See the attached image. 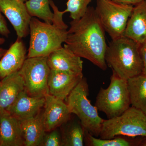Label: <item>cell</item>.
<instances>
[{
  "mask_svg": "<svg viewBox=\"0 0 146 146\" xmlns=\"http://www.w3.org/2000/svg\"><path fill=\"white\" fill-rule=\"evenodd\" d=\"M64 46L102 70L107 69L105 54L108 45L105 31L95 9L88 7L85 15L70 23Z\"/></svg>",
  "mask_w": 146,
  "mask_h": 146,
  "instance_id": "6da1fadb",
  "label": "cell"
},
{
  "mask_svg": "<svg viewBox=\"0 0 146 146\" xmlns=\"http://www.w3.org/2000/svg\"><path fill=\"white\" fill-rule=\"evenodd\" d=\"M54 13L52 23L32 17L29 25L30 40L27 58L47 57L62 46L67 38L68 26L63 20V11H60L54 2L50 1Z\"/></svg>",
  "mask_w": 146,
  "mask_h": 146,
  "instance_id": "7a4b0ae2",
  "label": "cell"
},
{
  "mask_svg": "<svg viewBox=\"0 0 146 146\" xmlns=\"http://www.w3.org/2000/svg\"><path fill=\"white\" fill-rule=\"evenodd\" d=\"M105 60L112 72L124 79L143 74V63L139 44L127 36L112 40L108 45Z\"/></svg>",
  "mask_w": 146,
  "mask_h": 146,
  "instance_id": "3957f363",
  "label": "cell"
},
{
  "mask_svg": "<svg viewBox=\"0 0 146 146\" xmlns=\"http://www.w3.org/2000/svg\"><path fill=\"white\" fill-rule=\"evenodd\" d=\"M89 85L83 77L66 98V104L70 114L76 115L84 129L95 137L100 136L104 120L98 110L91 104L88 97Z\"/></svg>",
  "mask_w": 146,
  "mask_h": 146,
  "instance_id": "277c9868",
  "label": "cell"
},
{
  "mask_svg": "<svg viewBox=\"0 0 146 146\" xmlns=\"http://www.w3.org/2000/svg\"><path fill=\"white\" fill-rule=\"evenodd\" d=\"M130 105L127 80L112 72L109 86L106 89L101 88L95 106L105 113L108 119H111L122 115Z\"/></svg>",
  "mask_w": 146,
  "mask_h": 146,
  "instance_id": "5b68a950",
  "label": "cell"
},
{
  "mask_svg": "<svg viewBox=\"0 0 146 146\" xmlns=\"http://www.w3.org/2000/svg\"><path fill=\"white\" fill-rule=\"evenodd\" d=\"M118 136L146 138V114L131 106L120 116L104 119L100 138L112 139Z\"/></svg>",
  "mask_w": 146,
  "mask_h": 146,
  "instance_id": "8992f818",
  "label": "cell"
},
{
  "mask_svg": "<svg viewBox=\"0 0 146 146\" xmlns=\"http://www.w3.org/2000/svg\"><path fill=\"white\" fill-rule=\"evenodd\" d=\"M133 7L113 0H97L95 11L105 31L112 40L123 36Z\"/></svg>",
  "mask_w": 146,
  "mask_h": 146,
  "instance_id": "52a82bcc",
  "label": "cell"
},
{
  "mask_svg": "<svg viewBox=\"0 0 146 146\" xmlns=\"http://www.w3.org/2000/svg\"><path fill=\"white\" fill-rule=\"evenodd\" d=\"M47 57L27 58L19 71L23 80L25 91L31 96L45 98L49 94L48 80L50 69Z\"/></svg>",
  "mask_w": 146,
  "mask_h": 146,
  "instance_id": "ba28073f",
  "label": "cell"
},
{
  "mask_svg": "<svg viewBox=\"0 0 146 146\" xmlns=\"http://www.w3.org/2000/svg\"><path fill=\"white\" fill-rule=\"evenodd\" d=\"M0 10L13 27L18 38L27 36L32 17L24 0H0Z\"/></svg>",
  "mask_w": 146,
  "mask_h": 146,
  "instance_id": "9c48e42d",
  "label": "cell"
},
{
  "mask_svg": "<svg viewBox=\"0 0 146 146\" xmlns=\"http://www.w3.org/2000/svg\"><path fill=\"white\" fill-rule=\"evenodd\" d=\"M83 77L82 73L50 70L48 80L49 94L65 100Z\"/></svg>",
  "mask_w": 146,
  "mask_h": 146,
  "instance_id": "30bf717a",
  "label": "cell"
},
{
  "mask_svg": "<svg viewBox=\"0 0 146 146\" xmlns=\"http://www.w3.org/2000/svg\"><path fill=\"white\" fill-rule=\"evenodd\" d=\"M45 100L44 110L42 116L45 129L48 132L68 121L71 114L64 100L49 94L46 95Z\"/></svg>",
  "mask_w": 146,
  "mask_h": 146,
  "instance_id": "8fae6325",
  "label": "cell"
},
{
  "mask_svg": "<svg viewBox=\"0 0 146 146\" xmlns=\"http://www.w3.org/2000/svg\"><path fill=\"white\" fill-rule=\"evenodd\" d=\"M81 58L68 48L61 46L47 57V62L50 70L82 73L83 61Z\"/></svg>",
  "mask_w": 146,
  "mask_h": 146,
  "instance_id": "7c38bea8",
  "label": "cell"
},
{
  "mask_svg": "<svg viewBox=\"0 0 146 146\" xmlns=\"http://www.w3.org/2000/svg\"><path fill=\"white\" fill-rule=\"evenodd\" d=\"M21 121L7 111L0 112V146H23Z\"/></svg>",
  "mask_w": 146,
  "mask_h": 146,
  "instance_id": "4fadbf2b",
  "label": "cell"
},
{
  "mask_svg": "<svg viewBox=\"0 0 146 146\" xmlns=\"http://www.w3.org/2000/svg\"><path fill=\"white\" fill-rule=\"evenodd\" d=\"M45 101V98L31 96L25 90L7 111L19 121H23L37 115L44 107Z\"/></svg>",
  "mask_w": 146,
  "mask_h": 146,
  "instance_id": "5bb4252c",
  "label": "cell"
},
{
  "mask_svg": "<svg viewBox=\"0 0 146 146\" xmlns=\"http://www.w3.org/2000/svg\"><path fill=\"white\" fill-rule=\"evenodd\" d=\"M27 50L22 39L18 38L0 60V78L18 72L26 59Z\"/></svg>",
  "mask_w": 146,
  "mask_h": 146,
  "instance_id": "9a60e30c",
  "label": "cell"
},
{
  "mask_svg": "<svg viewBox=\"0 0 146 146\" xmlns=\"http://www.w3.org/2000/svg\"><path fill=\"white\" fill-rule=\"evenodd\" d=\"M24 90L23 80L19 71L3 78L0 82V112L8 111Z\"/></svg>",
  "mask_w": 146,
  "mask_h": 146,
  "instance_id": "2e32d148",
  "label": "cell"
},
{
  "mask_svg": "<svg viewBox=\"0 0 146 146\" xmlns=\"http://www.w3.org/2000/svg\"><path fill=\"white\" fill-rule=\"evenodd\" d=\"M123 36L139 44L146 38V0L133 7Z\"/></svg>",
  "mask_w": 146,
  "mask_h": 146,
  "instance_id": "e0dca14e",
  "label": "cell"
},
{
  "mask_svg": "<svg viewBox=\"0 0 146 146\" xmlns=\"http://www.w3.org/2000/svg\"><path fill=\"white\" fill-rule=\"evenodd\" d=\"M24 146H39L46 133L41 111L32 117L21 121Z\"/></svg>",
  "mask_w": 146,
  "mask_h": 146,
  "instance_id": "ac0fdd59",
  "label": "cell"
},
{
  "mask_svg": "<svg viewBox=\"0 0 146 146\" xmlns=\"http://www.w3.org/2000/svg\"><path fill=\"white\" fill-rule=\"evenodd\" d=\"M127 80L130 104L146 115V76L142 74Z\"/></svg>",
  "mask_w": 146,
  "mask_h": 146,
  "instance_id": "d6986e66",
  "label": "cell"
},
{
  "mask_svg": "<svg viewBox=\"0 0 146 146\" xmlns=\"http://www.w3.org/2000/svg\"><path fill=\"white\" fill-rule=\"evenodd\" d=\"M85 129L81 123L73 121L67 125L61 136L62 146H83Z\"/></svg>",
  "mask_w": 146,
  "mask_h": 146,
  "instance_id": "ffe728a7",
  "label": "cell"
},
{
  "mask_svg": "<svg viewBox=\"0 0 146 146\" xmlns=\"http://www.w3.org/2000/svg\"><path fill=\"white\" fill-rule=\"evenodd\" d=\"M25 5L32 17L39 18L48 23H52L54 13L50 8L49 0H29Z\"/></svg>",
  "mask_w": 146,
  "mask_h": 146,
  "instance_id": "44dd1931",
  "label": "cell"
},
{
  "mask_svg": "<svg viewBox=\"0 0 146 146\" xmlns=\"http://www.w3.org/2000/svg\"><path fill=\"white\" fill-rule=\"evenodd\" d=\"M92 0H68L67 8L64 13L69 12L72 20H77L83 17L88 8V5Z\"/></svg>",
  "mask_w": 146,
  "mask_h": 146,
  "instance_id": "7402d4cb",
  "label": "cell"
},
{
  "mask_svg": "<svg viewBox=\"0 0 146 146\" xmlns=\"http://www.w3.org/2000/svg\"><path fill=\"white\" fill-rule=\"evenodd\" d=\"M84 139L88 145L91 146H129L130 143L125 139L121 138L112 139L98 138L85 130Z\"/></svg>",
  "mask_w": 146,
  "mask_h": 146,
  "instance_id": "603a6c76",
  "label": "cell"
},
{
  "mask_svg": "<svg viewBox=\"0 0 146 146\" xmlns=\"http://www.w3.org/2000/svg\"><path fill=\"white\" fill-rule=\"evenodd\" d=\"M46 133L39 146H62L61 136L56 129Z\"/></svg>",
  "mask_w": 146,
  "mask_h": 146,
  "instance_id": "cb8c5ba5",
  "label": "cell"
},
{
  "mask_svg": "<svg viewBox=\"0 0 146 146\" xmlns=\"http://www.w3.org/2000/svg\"><path fill=\"white\" fill-rule=\"evenodd\" d=\"M139 52L143 63V74L146 76V38L139 44Z\"/></svg>",
  "mask_w": 146,
  "mask_h": 146,
  "instance_id": "d4e9b609",
  "label": "cell"
},
{
  "mask_svg": "<svg viewBox=\"0 0 146 146\" xmlns=\"http://www.w3.org/2000/svg\"><path fill=\"white\" fill-rule=\"evenodd\" d=\"M0 34L3 36H8L10 34V31L7 27L6 22L0 10Z\"/></svg>",
  "mask_w": 146,
  "mask_h": 146,
  "instance_id": "484cf974",
  "label": "cell"
},
{
  "mask_svg": "<svg viewBox=\"0 0 146 146\" xmlns=\"http://www.w3.org/2000/svg\"><path fill=\"white\" fill-rule=\"evenodd\" d=\"M116 2L129 5H136L142 2L144 0H113Z\"/></svg>",
  "mask_w": 146,
  "mask_h": 146,
  "instance_id": "4316f807",
  "label": "cell"
},
{
  "mask_svg": "<svg viewBox=\"0 0 146 146\" xmlns=\"http://www.w3.org/2000/svg\"><path fill=\"white\" fill-rule=\"evenodd\" d=\"M6 51V50L0 48V58L2 57L4 54L5 53Z\"/></svg>",
  "mask_w": 146,
  "mask_h": 146,
  "instance_id": "83f0119b",
  "label": "cell"
},
{
  "mask_svg": "<svg viewBox=\"0 0 146 146\" xmlns=\"http://www.w3.org/2000/svg\"><path fill=\"white\" fill-rule=\"evenodd\" d=\"M5 42V39L4 38L0 37V45L3 44Z\"/></svg>",
  "mask_w": 146,
  "mask_h": 146,
  "instance_id": "f1b7e54d",
  "label": "cell"
}]
</instances>
